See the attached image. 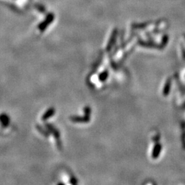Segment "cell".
Returning <instances> with one entry per match:
<instances>
[{
  "label": "cell",
  "mask_w": 185,
  "mask_h": 185,
  "mask_svg": "<svg viewBox=\"0 0 185 185\" xmlns=\"http://www.w3.org/2000/svg\"><path fill=\"white\" fill-rule=\"evenodd\" d=\"M70 120L71 122H87L89 121V117L88 115H87L85 117H71Z\"/></svg>",
  "instance_id": "277c9868"
},
{
  "label": "cell",
  "mask_w": 185,
  "mask_h": 185,
  "mask_svg": "<svg viewBox=\"0 0 185 185\" xmlns=\"http://www.w3.org/2000/svg\"><path fill=\"white\" fill-rule=\"evenodd\" d=\"M36 128L38 130V131H39L40 132H41V133H42L43 134V135L45 136V137H48V136H49V133L48 132H47V131H45L44 129L43 128L41 127V126H38V125H37L36 126Z\"/></svg>",
  "instance_id": "5b68a950"
},
{
  "label": "cell",
  "mask_w": 185,
  "mask_h": 185,
  "mask_svg": "<svg viewBox=\"0 0 185 185\" xmlns=\"http://www.w3.org/2000/svg\"><path fill=\"white\" fill-rule=\"evenodd\" d=\"M54 114L55 109L54 108H50L45 112L44 115H43V117H42V120H43V122H45V121L48 120L50 117H53V116L54 115Z\"/></svg>",
  "instance_id": "7a4b0ae2"
},
{
  "label": "cell",
  "mask_w": 185,
  "mask_h": 185,
  "mask_svg": "<svg viewBox=\"0 0 185 185\" xmlns=\"http://www.w3.org/2000/svg\"><path fill=\"white\" fill-rule=\"evenodd\" d=\"M70 183H71V184H77V183H78V182H77V180H75V178L71 177V179H70Z\"/></svg>",
  "instance_id": "8992f818"
},
{
  "label": "cell",
  "mask_w": 185,
  "mask_h": 185,
  "mask_svg": "<svg viewBox=\"0 0 185 185\" xmlns=\"http://www.w3.org/2000/svg\"><path fill=\"white\" fill-rule=\"evenodd\" d=\"M0 122L4 128L8 127L10 124V117L7 115L3 113L0 115Z\"/></svg>",
  "instance_id": "3957f363"
},
{
  "label": "cell",
  "mask_w": 185,
  "mask_h": 185,
  "mask_svg": "<svg viewBox=\"0 0 185 185\" xmlns=\"http://www.w3.org/2000/svg\"><path fill=\"white\" fill-rule=\"evenodd\" d=\"M45 126H46V128H48V130L49 131H50L51 133H52L54 134V136L55 139H56L57 141V144H58V148L60 149H61V146H62V144L61 143H60V132L58 130V129L56 128L52 124H45Z\"/></svg>",
  "instance_id": "6da1fadb"
}]
</instances>
